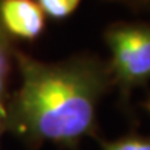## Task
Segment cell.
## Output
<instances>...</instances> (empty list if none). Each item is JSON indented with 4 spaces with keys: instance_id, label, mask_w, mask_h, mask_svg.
<instances>
[{
    "instance_id": "cell-1",
    "label": "cell",
    "mask_w": 150,
    "mask_h": 150,
    "mask_svg": "<svg viewBox=\"0 0 150 150\" xmlns=\"http://www.w3.org/2000/svg\"><path fill=\"white\" fill-rule=\"evenodd\" d=\"M21 86L4 107V131L28 145L75 146L95 129L108 72L92 59L47 64L14 52Z\"/></svg>"
},
{
    "instance_id": "cell-2",
    "label": "cell",
    "mask_w": 150,
    "mask_h": 150,
    "mask_svg": "<svg viewBox=\"0 0 150 150\" xmlns=\"http://www.w3.org/2000/svg\"><path fill=\"white\" fill-rule=\"evenodd\" d=\"M111 61L110 72L122 89L129 91L150 79V25L118 24L106 35Z\"/></svg>"
},
{
    "instance_id": "cell-3",
    "label": "cell",
    "mask_w": 150,
    "mask_h": 150,
    "mask_svg": "<svg viewBox=\"0 0 150 150\" xmlns=\"http://www.w3.org/2000/svg\"><path fill=\"white\" fill-rule=\"evenodd\" d=\"M45 25V13L35 0H0V27L6 35L35 40Z\"/></svg>"
},
{
    "instance_id": "cell-4",
    "label": "cell",
    "mask_w": 150,
    "mask_h": 150,
    "mask_svg": "<svg viewBox=\"0 0 150 150\" xmlns=\"http://www.w3.org/2000/svg\"><path fill=\"white\" fill-rule=\"evenodd\" d=\"M82 0H36L45 16L53 20H64L71 16Z\"/></svg>"
},
{
    "instance_id": "cell-5",
    "label": "cell",
    "mask_w": 150,
    "mask_h": 150,
    "mask_svg": "<svg viewBox=\"0 0 150 150\" xmlns=\"http://www.w3.org/2000/svg\"><path fill=\"white\" fill-rule=\"evenodd\" d=\"M103 150H150V138L127 136L112 142H104Z\"/></svg>"
},
{
    "instance_id": "cell-6",
    "label": "cell",
    "mask_w": 150,
    "mask_h": 150,
    "mask_svg": "<svg viewBox=\"0 0 150 150\" xmlns=\"http://www.w3.org/2000/svg\"><path fill=\"white\" fill-rule=\"evenodd\" d=\"M8 40L0 42V99L4 92L7 72H8Z\"/></svg>"
},
{
    "instance_id": "cell-7",
    "label": "cell",
    "mask_w": 150,
    "mask_h": 150,
    "mask_svg": "<svg viewBox=\"0 0 150 150\" xmlns=\"http://www.w3.org/2000/svg\"><path fill=\"white\" fill-rule=\"evenodd\" d=\"M4 131V106L1 104V100H0V135Z\"/></svg>"
},
{
    "instance_id": "cell-8",
    "label": "cell",
    "mask_w": 150,
    "mask_h": 150,
    "mask_svg": "<svg viewBox=\"0 0 150 150\" xmlns=\"http://www.w3.org/2000/svg\"><path fill=\"white\" fill-rule=\"evenodd\" d=\"M6 40H7V35H6L4 31L0 27V42H6Z\"/></svg>"
},
{
    "instance_id": "cell-9",
    "label": "cell",
    "mask_w": 150,
    "mask_h": 150,
    "mask_svg": "<svg viewBox=\"0 0 150 150\" xmlns=\"http://www.w3.org/2000/svg\"><path fill=\"white\" fill-rule=\"evenodd\" d=\"M131 1H138V3H140V4H147V6H150V0H131Z\"/></svg>"
},
{
    "instance_id": "cell-10",
    "label": "cell",
    "mask_w": 150,
    "mask_h": 150,
    "mask_svg": "<svg viewBox=\"0 0 150 150\" xmlns=\"http://www.w3.org/2000/svg\"><path fill=\"white\" fill-rule=\"evenodd\" d=\"M147 110L150 111V100H149V103H147Z\"/></svg>"
}]
</instances>
